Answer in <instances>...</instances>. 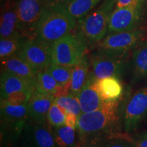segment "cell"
Instances as JSON below:
<instances>
[{
  "mask_svg": "<svg viewBox=\"0 0 147 147\" xmlns=\"http://www.w3.org/2000/svg\"><path fill=\"white\" fill-rule=\"evenodd\" d=\"M36 87L38 91L53 94L55 97L69 93V90L59 84L47 69L38 71L37 74Z\"/></svg>",
  "mask_w": 147,
  "mask_h": 147,
  "instance_id": "ffe728a7",
  "label": "cell"
},
{
  "mask_svg": "<svg viewBox=\"0 0 147 147\" xmlns=\"http://www.w3.org/2000/svg\"><path fill=\"white\" fill-rule=\"evenodd\" d=\"M145 35V30L141 28L110 33L99 43L98 50L117 57L127 59L130 53L144 41Z\"/></svg>",
  "mask_w": 147,
  "mask_h": 147,
  "instance_id": "5b68a950",
  "label": "cell"
},
{
  "mask_svg": "<svg viewBox=\"0 0 147 147\" xmlns=\"http://www.w3.org/2000/svg\"><path fill=\"white\" fill-rule=\"evenodd\" d=\"M19 32L16 2H8L4 5L1 14L0 38H10Z\"/></svg>",
  "mask_w": 147,
  "mask_h": 147,
  "instance_id": "2e32d148",
  "label": "cell"
},
{
  "mask_svg": "<svg viewBox=\"0 0 147 147\" xmlns=\"http://www.w3.org/2000/svg\"><path fill=\"white\" fill-rule=\"evenodd\" d=\"M55 99L54 95L42 93L36 90L27 104L28 121L39 122L47 120L48 113Z\"/></svg>",
  "mask_w": 147,
  "mask_h": 147,
  "instance_id": "4fadbf2b",
  "label": "cell"
},
{
  "mask_svg": "<svg viewBox=\"0 0 147 147\" xmlns=\"http://www.w3.org/2000/svg\"><path fill=\"white\" fill-rule=\"evenodd\" d=\"M102 0H68L65 3L69 13L76 20L84 17Z\"/></svg>",
  "mask_w": 147,
  "mask_h": 147,
  "instance_id": "7402d4cb",
  "label": "cell"
},
{
  "mask_svg": "<svg viewBox=\"0 0 147 147\" xmlns=\"http://www.w3.org/2000/svg\"><path fill=\"white\" fill-rule=\"evenodd\" d=\"M96 79L91 71L89 72L87 82L77 95L81 107L82 113H89L98 109L106 102L97 89Z\"/></svg>",
  "mask_w": 147,
  "mask_h": 147,
  "instance_id": "5bb4252c",
  "label": "cell"
},
{
  "mask_svg": "<svg viewBox=\"0 0 147 147\" xmlns=\"http://www.w3.org/2000/svg\"><path fill=\"white\" fill-rule=\"evenodd\" d=\"M54 102L57 104L64 113H72L77 117L82 114L80 102L77 96L71 94L55 97Z\"/></svg>",
  "mask_w": 147,
  "mask_h": 147,
  "instance_id": "484cf974",
  "label": "cell"
},
{
  "mask_svg": "<svg viewBox=\"0 0 147 147\" xmlns=\"http://www.w3.org/2000/svg\"><path fill=\"white\" fill-rule=\"evenodd\" d=\"M130 65L133 83L147 78V42H141L134 49Z\"/></svg>",
  "mask_w": 147,
  "mask_h": 147,
  "instance_id": "e0dca14e",
  "label": "cell"
},
{
  "mask_svg": "<svg viewBox=\"0 0 147 147\" xmlns=\"http://www.w3.org/2000/svg\"><path fill=\"white\" fill-rule=\"evenodd\" d=\"M49 1H58L59 0H49Z\"/></svg>",
  "mask_w": 147,
  "mask_h": 147,
  "instance_id": "836d02e7",
  "label": "cell"
},
{
  "mask_svg": "<svg viewBox=\"0 0 147 147\" xmlns=\"http://www.w3.org/2000/svg\"><path fill=\"white\" fill-rule=\"evenodd\" d=\"M135 144L136 147H147V137L140 136Z\"/></svg>",
  "mask_w": 147,
  "mask_h": 147,
  "instance_id": "1f68e13d",
  "label": "cell"
},
{
  "mask_svg": "<svg viewBox=\"0 0 147 147\" xmlns=\"http://www.w3.org/2000/svg\"><path fill=\"white\" fill-rule=\"evenodd\" d=\"M27 38L21 33H18L10 38H2L0 40V58L1 60L17 55L23 42Z\"/></svg>",
  "mask_w": 147,
  "mask_h": 147,
  "instance_id": "603a6c76",
  "label": "cell"
},
{
  "mask_svg": "<svg viewBox=\"0 0 147 147\" xmlns=\"http://www.w3.org/2000/svg\"><path fill=\"white\" fill-rule=\"evenodd\" d=\"M107 147H136V144L127 140L117 139L110 142Z\"/></svg>",
  "mask_w": 147,
  "mask_h": 147,
  "instance_id": "f1b7e54d",
  "label": "cell"
},
{
  "mask_svg": "<svg viewBox=\"0 0 147 147\" xmlns=\"http://www.w3.org/2000/svg\"><path fill=\"white\" fill-rule=\"evenodd\" d=\"M118 100L106 102L98 109L82 113L78 117L76 129L83 142L94 141L112 131L118 122Z\"/></svg>",
  "mask_w": 147,
  "mask_h": 147,
  "instance_id": "7a4b0ae2",
  "label": "cell"
},
{
  "mask_svg": "<svg viewBox=\"0 0 147 147\" xmlns=\"http://www.w3.org/2000/svg\"><path fill=\"white\" fill-rule=\"evenodd\" d=\"M76 21L69 13L65 3L53 1L44 9L37 24L35 38L51 47L57 40L72 32Z\"/></svg>",
  "mask_w": 147,
  "mask_h": 147,
  "instance_id": "6da1fadb",
  "label": "cell"
},
{
  "mask_svg": "<svg viewBox=\"0 0 147 147\" xmlns=\"http://www.w3.org/2000/svg\"><path fill=\"white\" fill-rule=\"evenodd\" d=\"M142 1H144V0H117L115 8H121L129 6V5L135 4V3Z\"/></svg>",
  "mask_w": 147,
  "mask_h": 147,
  "instance_id": "4dcf8cb0",
  "label": "cell"
},
{
  "mask_svg": "<svg viewBox=\"0 0 147 147\" xmlns=\"http://www.w3.org/2000/svg\"><path fill=\"white\" fill-rule=\"evenodd\" d=\"M89 63L87 56L73 67L69 94L77 96L87 82L89 74Z\"/></svg>",
  "mask_w": 147,
  "mask_h": 147,
  "instance_id": "44dd1931",
  "label": "cell"
},
{
  "mask_svg": "<svg viewBox=\"0 0 147 147\" xmlns=\"http://www.w3.org/2000/svg\"><path fill=\"white\" fill-rule=\"evenodd\" d=\"M116 1L117 0H104L97 8L78 20L76 32L82 37L87 46L99 44L105 38Z\"/></svg>",
  "mask_w": 147,
  "mask_h": 147,
  "instance_id": "3957f363",
  "label": "cell"
},
{
  "mask_svg": "<svg viewBox=\"0 0 147 147\" xmlns=\"http://www.w3.org/2000/svg\"><path fill=\"white\" fill-rule=\"evenodd\" d=\"M78 117L72 113H67L65 115V125L69 127L76 128Z\"/></svg>",
  "mask_w": 147,
  "mask_h": 147,
  "instance_id": "f546056e",
  "label": "cell"
},
{
  "mask_svg": "<svg viewBox=\"0 0 147 147\" xmlns=\"http://www.w3.org/2000/svg\"><path fill=\"white\" fill-rule=\"evenodd\" d=\"M1 123L3 131L12 136H18L23 133L28 122L27 104L12 105L1 99Z\"/></svg>",
  "mask_w": 147,
  "mask_h": 147,
  "instance_id": "8fae6325",
  "label": "cell"
},
{
  "mask_svg": "<svg viewBox=\"0 0 147 147\" xmlns=\"http://www.w3.org/2000/svg\"><path fill=\"white\" fill-rule=\"evenodd\" d=\"M88 46L78 33H70L51 45L52 63L75 66L83 59Z\"/></svg>",
  "mask_w": 147,
  "mask_h": 147,
  "instance_id": "277c9868",
  "label": "cell"
},
{
  "mask_svg": "<svg viewBox=\"0 0 147 147\" xmlns=\"http://www.w3.org/2000/svg\"><path fill=\"white\" fill-rule=\"evenodd\" d=\"M65 114L61 110L57 104L53 102L47 115V121L53 127L65 125Z\"/></svg>",
  "mask_w": 147,
  "mask_h": 147,
  "instance_id": "4316f807",
  "label": "cell"
},
{
  "mask_svg": "<svg viewBox=\"0 0 147 147\" xmlns=\"http://www.w3.org/2000/svg\"><path fill=\"white\" fill-rule=\"evenodd\" d=\"M146 0L129 6L115 8L108 24V33L121 32L139 28L145 13Z\"/></svg>",
  "mask_w": 147,
  "mask_h": 147,
  "instance_id": "8992f818",
  "label": "cell"
},
{
  "mask_svg": "<svg viewBox=\"0 0 147 147\" xmlns=\"http://www.w3.org/2000/svg\"><path fill=\"white\" fill-rule=\"evenodd\" d=\"M74 66H65L58 64L51 63L47 67V70L59 84L69 90L70 87V81Z\"/></svg>",
  "mask_w": 147,
  "mask_h": 147,
  "instance_id": "d4e9b609",
  "label": "cell"
},
{
  "mask_svg": "<svg viewBox=\"0 0 147 147\" xmlns=\"http://www.w3.org/2000/svg\"><path fill=\"white\" fill-rule=\"evenodd\" d=\"M141 136H143L147 137V129L146 130V131H145L144 134H142V135H141Z\"/></svg>",
  "mask_w": 147,
  "mask_h": 147,
  "instance_id": "d6a6232c",
  "label": "cell"
},
{
  "mask_svg": "<svg viewBox=\"0 0 147 147\" xmlns=\"http://www.w3.org/2000/svg\"><path fill=\"white\" fill-rule=\"evenodd\" d=\"M91 73L97 79L117 77L120 79L124 75L129 63L127 59L120 58L97 50L91 59Z\"/></svg>",
  "mask_w": 147,
  "mask_h": 147,
  "instance_id": "ba28073f",
  "label": "cell"
},
{
  "mask_svg": "<svg viewBox=\"0 0 147 147\" xmlns=\"http://www.w3.org/2000/svg\"><path fill=\"white\" fill-rule=\"evenodd\" d=\"M53 127L47 120L28 121L22 134L27 147H56Z\"/></svg>",
  "mask_w": 147,
  "mask_h": 147,
  "instance_id": "7c38bea8",
  "label": "cell"
},
{
  "mask_svg": "<svg viewBox=\"0 0 147 147\" xmlns=\"http://www.w3.org/2000/svg\"><path fill=\"white\" fill-rule=\"evenodd\" d=\"M35 91L36 90H23V91L14 92L8 95L4 100L12 105L27 104Z\"/></svg>",
  "mask_w": 147,
  "mask_h": 147,
  "instance_id": "83f0119b",
  "label": "cell"
},
{
  "mask_svg": "<svg viewBox=\"0 0 147 147\" xmlns=\"http://www.w3.org/2000/svg\"><path fill=\"white\" fill-rule=\"evenodd\" d=\"M44 0H18V30L27 38H35L37 24L46 6Z\"/></svg>",
  "mask_w": 147,
  "mask_h": 147,
  "instance_id": "52a82bcc",
  "label": "cell"
},
{
  "mask_svg": "<svg viewBox=\"0 0 147 147\" xmlns=\"http://www.w3.org/2000/svg\"><path fill=\"white\" fill-rule=\"evenodd\" d=\"M76 129L63 125L53 127V136L59 147H74L76 144Z\"/></svg>",
  "mask_w": 147,
  "mask_h": 147,
  "instance_id": "cb8c5ba5",
  "label": "cell"
},
{
  "mask_svg": "<svg viewBox=\"0 0 147 147\" xmlns=\"http://www.w3.org/2000/svg\"><path fill=\"white\" fill-rule=\"evenodd\" d=\"M17 55L38 72L52 63L51 47L36 38H26Z\"/></svg>",
  "mask_w": 147,
  "mask_h": 147,
  "instance_id": "30bf717a",
  "label": "cell"
},
{
  "mask_svg": "<svg viewBox=\"0 0 147 147\" xmlns=\"http://www.w3.org/2000/svg\"><path fill=\"white\" fill-rule=\"evenodd\" d=\"M146 117L147 85L138 90L125 104L123 116L125 131H136Z\"/></svg>",
  "mask_w": 147,
  "mask_h": 147,
  "instance_id": "9c48e42d",
  "label": "cell"
},
{
  "mask_svg": "<svg viewBox=\"0 0 147 147\" xmlns=\"http://www.w3.org/2000/svg\"><path fill=\"white\" fill-rule=\"evenodd\" d=\"M0 87L1 99L3 100L14 92L23 90H36V80L23 78L5 71H1Z\"/></svg>",
  "mask_w": 147,
  "mask_h": 147,
  "instance_id": "9a60e30c",
  "label": "cell"
},
{
  "mask_svg": "<svg viewBox=\"0 0 147 147\" xmlns=\"http://www.w3.org/2000/svg\"><path fill=\"white\" fill-rule=\"evenodd\" d=\"M96 87L105 102L117 101L123 94V85L117 77L96 79Z\"/></svg>",
  "mask_w": 147,
  "mask_h": 147,
  "instance_id": "d6986e66",
  "label": "cell"
},
{
  "mask_svg": "<svg viewBox=\"0 0 147 147\" xmlns=\"http://www.w3.org/2000/svg\"><path fill=\"white\" fill-rule=\"evenodd\" d=\"M1 71H8L23 78L36 80L38 71L32 68L18 55L1 60Z\"/></svg>",
  "mask_w": 147,
  "mask_h": 147,
  "instance_id": "ac0fdd59",
  "label": "cell"
}]
</instances>
